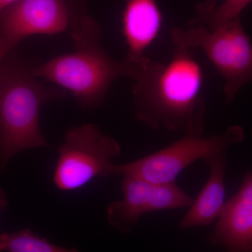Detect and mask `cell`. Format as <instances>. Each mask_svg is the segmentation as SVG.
Returning a JSON list of instances; mask_svg holds the SVG:
<instances>
[{
    "label": "cell",
    "instance_id": "1",
    "mask_svg": "<svg viewBox=\"0 0 252 252\" xmlns=\"http://www.w3.org/2000/svg\"><path fill=\"white\" fill-rule=\"evenodd\" d=\"M135 117L156 130L201 136L203 73L190 50L176 49L166 64L148 59L133 79Z\"/></svg>",
    "mask_w": 252,
    "mask_h": 252
},
{
    "label": "cell",
    "instance_id": "2",
    "mask_svg": "<svg viewBox=\"0 0 252 252\" xmlns=\"http://www.w3.org/2000/svg\"><path fill=\"white\" fill-rule=\"evenodd\" d=\"M32 67L11 52L0 63V175L19 152L49 147L39 124L41 106L67 95L39 81Z\"/></svg>",
    "mask_w": 252,
    "mask_h": 252
},
{
    "label": "cell",
    "instance_id": "3",
    "mask_svg": "<svg viewBox=\"0 0 252 252\" xmlns=\"http://www.w3.org/2000/svg\"><path fill=\"white\" fill-rule=\"evenodd\" d=\"M101 28L91 17L70 34L74 51L32 67L33 74L72 92L83 109L99 107L116 79H133L139 68L126 61L117 62L101 43Z\"/></svg>",
    "mask_w": 252,
    "mask_h": 252
},
{
    "label": "cell",
    "instance_id": "4",
    "mask_svg": "<svg viewBox=\"0 0 252 252\" xmlns=\"http://www.w3.org/2000/svg\"><path fill=\"white\" fill-rule=\"evenodd\" d=\"M176 49L203 50L225 80L224 94L231 103L244 85L252 81V44L244 31L240 16L215 30L203 26L189 31L174 28Z\"/></svg>",
    "mask_w": 252,
    "mask_h": 252
},
{
    "label": "cell",
    "instance_id": "5",
    "mask_svg": "<svg viewBox=\"0 0 252 252\" xmlns=\"http://www.w3.org/2000/svg\"><path fill=\"white\" fill-rule=\"evenodd\" d=\"M59 154L54 182L60 190L69 191L96 177L117 175V165L111 160L120 157L122 148L97 126L87 124L68 129Z\"/></svg>",
    "mask_w": 252,
    "mask_h": 252
},
{
    "label": "cell",
    "instance_id": "6",
    "mask_svg": "<svg viewBox=\"0 0 252 252\" xmlns=\"http://www.w3.org/2000/svg\"><path fill=\"white\" fill-rule=\"evenodd\" d=\"M243 128L228 127L220 135H186L161 150L124 165H117V175H127L154 184L175 182L181 172L198 160L223 153L231 144L243 142Z\"/></svg>",
    "mask_w": 252,
    "mask_h": 252
},
{
    "label": "cell",
    "instance_id": "7",
    "mask_svg": "<svg viewBox=\"0 0 252 252\" xmlns=\"http://www.w3.org/2000/svg\"><path fill=\"white\" fill-rule=\"evenodd\" d=\"M90 17L86 0H17L0 14V36L70 35Z\"/></svg>",
    "mask_w": 252,
    "mask_h": 252
},
{
    "label": "cell",
    "instance_id": "8",
    "mask_svg": "<svg viewBox=\"0 0 252 252\" xmlns=\"http://www.w3.org/2000/svg\"><path fill=\"white\" fill-rule=\"evenodd\" d=\"M124 176L121 185L124 198L112 202L107 208L109 223L122 233L132 231L144 214L186 208L193 203V198L175 182L154 184L130 175Z\"/></svg>",
    "mask_w": 252,
    "mask_h": 252
},
{
    "label": "cell",
    "instance_id": "9",
    "mask_svg": "<svg viewBox=\"0 0 252 252\" xmlns=\"http://www.w3.org/2000/svg\"><path fill=\"white\" fill-rule=\"evenodd\" d=\"M210 242L228 252H252V172L225 203Z\"/></svg>",
    "mask_w": 252,
    "mask_h": 252
},
{
    "label": "cell",
    "instance_id": "10",
    "mask_svg": "<svg viewBox=\"0 0 252 252\" xmlns=\"http://www.w3.org/2000/svg\"><path fill=\"white\" fill-rule=\"evenodd\" d=\"M162 21L155 0H126L122 16V32L127 46L124 61L142 67L148 59L144 52L157 39Z\"/></svg>",
    "mask_w": 252,
    "mask_h": 252
},
{
    "label": "cell",
    "instance_id": "11",
    "mask_svg": "<svg viewBox=\"0 0 252 252\" xmlns=\"http://www.w3.org/2000/svg\"><path fill=\"white\" fill-rule=\"evenodd\" d=\"M203 161L210 167V178L179 223L180 229L210 225L220 216L224 205L226 157L224 153H220L207 158Z\"/></svg>",
    "mask_w": 252,
    "mask_h": 252
},
{
    "label": "cell",
    "instance_id": "12",
    "mask_svg": "<svg viewBox=\"0 0 252 252\" xmlns=\"http://www.w3.org/2000/svg\"><path fill=\"white\" fill-rule=\"evenodd\" d=\"M0 252H79L60 248L41 238L30 229L0 234Z\"/></svg>",
    "mask_w": 252,
    "mask_h": 252
},
{
    "label": "cell",
    "instance_id": "13",
    "mask_svg": "<svg viewBox=\"0 0 252 252\" xmlns=\"http://www.w3.org/2000/svg\"><path fill=\"white\" fill-rule=\"evenodd\" d=\"M252 0H226L216 9L203 11L193 23H205L212 30L223 26L235 18L240 16V13Z\"/></svg>",
    "mask_w": 252,
    "mask_h": 252
},
{
    "label": "cell",
    "instance_id": "14",
    "mask_svg": "<svg viewBox=\"0 0 252 252\" xmlns=\"http://www.w3.org/2000/svg\"><path fill=\"white\" fill-rule=\"evenodd\" d=\"M19 42L17 39L0 36V63Z\"/></svg>",
    "mask_w": 252,
    "mask_h": 252
},
{
    "label": "cell",
    "instance_id": "15",
    "mask_svg": "<svg viewBox=\"0 0 252 252\" xmlns=\"http://www.w3.org/2000/svg\"><path fill=\"white\" fill-rule=\"evenodd\" d=\"M9 200L4 190L0 188V215L9 207Z\"/></svg>",
    "mask_w": 252,
    "mask_h": 252
},
{
    "label": "cell",
    "instance_id": "16",
    "mask_svg": "<svg viewBox=\"0 0 252 252\" xmlns=\"http://www.w3.org/2000/svg\"><path fill=\"white\" fill-rule=\"evenodd\" d=\"M17 0H0V14L5 9L9 6L10 5L14 3Z\"/></svg>",
    "mask_w": 252,
    "mask_h": 252
}]
</instances>
